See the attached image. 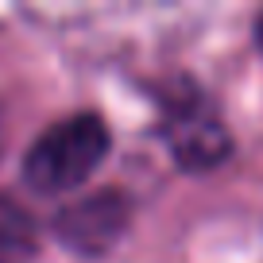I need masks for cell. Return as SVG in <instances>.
Here are the masks:
<instances>
[{"label":"cell","mask_w":263,"mask_h":263,"mask_svg":"<svg viewBox=\"0 0 263 263\" xmlns=\"http://www.w3.org/2000/svg\"><path fill=\"white\" fill-rule=\"evenodd\" d=\"M108 155V128L101 116L78 112L50 124L24 155V182L35 194H66L93 178Z\"/></svg>","instance_id":"cell-1"},{"label":"cell","mask_w":263,"mask_h":263,"mask_svg":"<svg viewBox=\"0 0 263 263\" xmlns=\"http://www.w3.org/2000/svg\"><path fill=\"white\" fill-rule=\"evenodd\" d=\"M132 224V197L120 190H101L54 217V236L78 255H101L128 232Z\"/></svg>","instance_id":"cell-2"},{"label":"cell","mask_w":263,"mask_h":263,"mask_svg":"<svg viewBox=\"0 0 263 263\" xmlns=\"http://www.w3.org/2000/svg\"><path fill=\"white\" fill-rule=\"evenodd\" d=\"M163 140L171 147L174 163L186 171H213L232 151V136L205 108H178L163 124Z\"/></svg>","instance_id":"cell-3"},{"label":"cell","mask_w":263,"mask_h":263,"mask_svg":"<svg viewBox=\"0 0 263 263\" xmlns=\"http://www.w3.org/2000/svg\"><path fill=\"white\" fill-rule=\"evenodd\" d=\"M39 252L35 221L8 197H0V263H31Z\"/></svg>","instance_id":"cell-4"},{"label":"cell","mask_w":263,"mask_h":263,"mask_svg":"<svg viewBox=\"0 0 263 263\" xmlns=\"http://www.w3.org/2000/svg\"><path fill=\"white\" fill-rule=\"evenodd\" d=\"M255 43H259V50H263V16H259V24H255Z\"/></svg>","instance_id":"cell-5"}]
</instances>
